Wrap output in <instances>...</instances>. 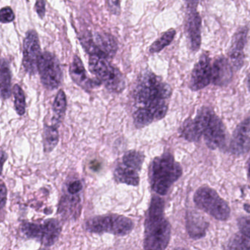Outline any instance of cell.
Masks as SVG:
<instances>
[{
    "mask_svg": "<svg viewBox=\"0 0 250 250\" xmlns=\"http://www.w3.org/2000/svg\"><path fill=\"white\" fill-rule=\"evenodd\" d=\"M171 95L169 84L153 73L145 72L139 79L133 95V119L136 127L144 128L165 118Z\"/></svg>",
    "mask_w": 250,
    "mask_h": 250,
    "instance_id": "6da1fadb",
    "label": "cell"
},
{
    "mask_svg": "<svg viewBox=\"0 0 250 250\" xmlns=\"http://www.w3.org/2000/svg\"><path fill=\"white\" fill-rule=\"evenodd\" d=\"M180 133L189 142L199 141L203 136L206 144L211 149L222 148L226 140L223 123L208 107L201 108L195 118L186 120Z\"/></svg>",
    "mask_w": 250,
    "mask_h": 250,
    "instance_id": "7a4b0ae2",
    "label": "cell"
},
{
    "mask_svg": "<svg viewBox=\"0 0 250 250\" xmlns=\"http://www.w3.org/2000/svg\"><path fill=\"white\" fill-rule=\"evenodd\" d=\"M170 237V224L165 216V202L153 196L145 221L144 249L165 250Z\"/></svg>",
    "mask_w": 250,
    "mask_h": 250,
    "instance_id": "3957f363",
    "label": "cell"
},
{
    "mask_svg": "<svg viewBox=\"0 0 250 250\" xmlns=\"http://www.w3.org/2000/svg\"><path fill=\"white\" fill-rule=\"evenodd\" d=\"M183 171L181 165L171 153H165L155 158L149 167V181L152 189L159 195L167 194L174 183L176 182Z\"/></svg>",
    "mask_w": 250,
    "mask_h": 250,
    "instance_id": "277c9868",
    "label": "cell"
},
{
    "mask_svg": "<svg viewBox=\"0 0 250 250\" xmlns=\"http://www.w3.org/2000/svg\"><path fill=\"white\" fill-rule=\"evenodd\" d=\"M89 69L109 91L120 93L125 88V80L122 73L111 65L106 58L90 55Z\"/></svg>",
    "mask_w": 250,
    "mask_h": 250,
    "instance_id": "5b68a950",
    "label": "cell"
},
{
    "mask_svg": "<svg viewBox=\"0 0 250 250\" xmlns=\"http://www.w3.org/2000/svg\"><path fill=\"white\" fill-rule=\"evenodd\" d=\"M133 221L126 216L118 214L104 215L90 218L85 223V228L92 233H111L118 236L128 235L134 229Z\"/></svg>",
    "mask_w": 250,
    "mask_h": 250,
    "instance_id": "8992f818",
    "label": "cell"
},
{
    "mask_svg": "<svg viewBox=\"0 0 250 250\" xmlns=\"http://www.w3.org/2000/svg\"><path fill=\"white\" fill-rule=\"evenodd\" d=\"M145 160L141 152H127L117 163L114 170V178L118 184L137 187L140 184V172Z\"/></svg>",
    "mask_w": 250,
    "mask_h": 250,
    "instance_id": "52a82bcc",
    "label": "cell"
},
{
    "mask_svg": "<svg viewBox=\"0 0 250 250\" xmlns=\"http://www.w3.org/2000/svg\"><path fill=\"white\" fill-rule=\"evenodd\" d=\"M196 206L219 221L228 220L230 215V208L228 203L213 188L200 187L194 196Z\"/></svg>",
    "mask_w": 250,
    "mask_h": 250,
    "instance_id": "ba28073f",
    "label": "cell"
},
{
    "mask_svg": "<svg viewBox=\"0 0 250 250\" xmlns=\"http://www.w3.org/2000/svg\"><path fill=\"white\" fill-rule=\"evenodd\" d=\"M21 231L24 236L39 241L42 245L49 247L58 241L62 232V225L56 219H49L42 223L24 222Z\"/></svg>",
    "mask_w": 250,
    "mask_h": 250,
    "instance_id": "9c48e42d",
    "label": "cell"
},
{
    "mask_svg": "<svg viewBox=\"0 0 250 250\" xmlns=\"http://www.w3.org/2000/svg\"><path fill=\"white\" fill-rule=\"evenodd\" d=\"M81 44L90 55L112 58L118 51V43L109 33H87L82 37Z\"/></svg>",
    "mask_w": 250,
    "mask_h": 250,
    "instance_id": "30bf717a",
    "label": "cell"
},
{
    "mask_svg": "<svg viewBox=\"0 0 250 250\" xmlns=\"http://www.w3.org/2000/svg\"><path fill=\"white\" fill-rule=\"evenodd\" d=\"M39 71L42 84L48 90H55L62 83V71L59 61L50 52H45L41 55Z\"/></svg>",
    "mask_w": 250,
    "mask_h": 250,
    "instance_id": "8fae6325",
    "label": "cell"
},
{
    "mask_svg": "<svg viewBox=\"0 0 250 250\" xmlns=\"http://www.w3.org/2000/svg\"><path fill=\"white\" fill-rule=\"evenodd\" d=\"M42 54L38 33L35 30H29L23 43V66L27 74L34 75L39 71Z\"/></svg>",
    "mask_w": 250,
    "mask_h": 250,
    "instance_id": "7c38bea8",
    "label": "cell"
},
{
    "mask_svg": "<svg viewBox=\"0 0 250 250\" xmlns=\"http://www.w3.org/2000/svg\"><path fill=\"white\" fill-rule=\"evenodd\" d=\"M211 65L208 55L203 54L199 58L191 72L189 87L193 91L202 90L211 83Z\"/></svg>",
    "mask_w": 250,
    "mask_h": 250,
    "instance_id": "4fadbf2b",
    "label": "cell"
},
{
    "mask_svg": "<svg viewBox=\"0 0 250 250\" xmlns=\"http://www.w3.org/2000/svg\"><path fill=\"white\" fill-rule=\"evenodd\" d=\"M249 28L247 26L240 27L234 34L229 48V61L235 71H239L244 62V46L247 43Z\"/></svg>",
    "mask_w": 250,
    "mask_h": 250,
    "instance_id": "5bb4252c",
    "label": "cell"
},
{
    "mask_svg": "<svg viewBox=\"0 0 250 250\" xmlns=\"http://www.w3.org/2000/svg\"><path fill=\"white\" fill-rule=\"evenodd\" d=\"M250 149V117L246 118L235 128L229 145L234 155H242Z\"/></svg>",
    "mask_w": 250,
    "mask_h": 250,
    "instance_id": "9a60e30c",
    "label": "cell"
},
{
    "mask_svg": "<svg viewBox=\"0 0 250 250\" xmlns=\"http://www.w3.org/2000/svg\"><path fill=\"white\" fill-rule=\"evenodd\" d=\"M202 19L197 11H188L185 22V31L190 49L197 52L201 46Z\"/></svg>",
    "mask_w": 250,
    "mask_h": 250,
    "instance_id": "2e32d148",
    "label": "cell"
},
{
    "mask_svg": "<svg viewBox=\"0 0 250 250\" xmlns=\"http://www.w3.org/2000/svg\"><path fill=\"white\" fill-rule=\"evenodd\" d=\"M70 76L77 85L87 92L102 84L98 79L94 80L89 78L83 62L77 55L74 57L70 66Z\"/></svg>",
    "mask_w": 250,
    "mask_h": 250,
    "instance_id": "e0dca14e",
    "label": "cell"
},
{
    "mask_svg": "<svg viewBox=\"0 0 250 250\" xmlns=\"http://www.w3.org/2000/svg\"><path fill=\"white\" fill-rule=\"evenodd\" d=\"M232 66L230 62L224 57L216 58L211 65V83L216 86L225 87L232 81Z\"/></svg>",
    "mask_w": 250,
    "mask_h": 250,
    "instance_id": "ac0fdd59",
    "label": "cell"
},
{
    "mask_svg": "<svg viewBox=\"0 0 250 250\" xmlns=\"http://www.w3.org/2000/svg\"><path fill=\"white\" fill-rule=\"evenodd\" d=\"M238 225L241 234L231 239L228 248L250 250V216L240 217Z\"/></svg>",
    "mask_w": 250,
    "mask_h": 250,
    "instance_id": "d6986e66",
    "label": "cell"
},
{
    "mask_svg": "<svg viewBox=\"0 0 250 250\" xmlns=\"http://www.w3.org/2000/svg\"><path fill=\"white\" fill-rule=\"evenodd\" d=\"M80 202L81 200L78 194H72L68 193L65 194L60 202L58 213H61V216L64 218L74 217L76 219L77 216H80L81 211Z\"/></svg>",
    "mask_w": 250,
    "mask_h": 250,
    "instance_id": "ffe728a7",
    "label": "cell"
},
{
    "mask_svg": "<svg viewBox=\"0 0 250 250\" xmlns=\"http://www.w3.org/2000/svg\"><path fill=\"white\" fill-rule=\"evenodd\" d=\"M208 223L199 213L189 211L187 216V229L190 236L198 239L204 236Z\"/></svg>",
    "mask_w": 250,
    "mask_h": 250,
    "instance_id": "44dd1931",
    "label": "cell"
},
{
    "mask_svg": "<svg viewBox=\"0 0 250 250\" xmlns=\"http://www.w3.org/2000/svg\"><path fill=\"white\" fill-rule=\"evenodd\" d=\"M67 109V99L65 92L62 90H59L55 101H54L53 106V118L52 125L58 127L61 125V123L63 121L64 117L65 115V112Z\"/></svg>",
    "mask_w": 250,
    "mask_h": 250,
    "instance_id": "7402d4cb",
    "label": "cell"
},
{
    "mask_svg": "<svg viewBox=\"0 0 250 250\" xmlns=\"http://www.w3.org/2000/svg\"><path fill=\"white\" fill-rule=\"evenodd\" d=\"M0 84L1 96L4 100L9 99L11 96V72L9 65L5 60H2L0 71Z\"/></svg>",
    "mask_w": 250,
    "mask_h": 250,
    "instance_id": "603a6c76",
    "label": "cell"
},
{
    "mask_svg": "<svg viewBox=\"0 0 250 250\" xmlns=\"http://www.w3.org/2000/svg\"><path fill=\"white\" fill-rule=\"evenodd\" d=\"M58 127L55 125H45L43 128V148L46 153H51L58 146L59 142Z\"/></svg>",
    "mask_w": 250,
    "mask_h": 250,
    "instance_id": "cb8c5ba5",
    "label": "cell"
},
{
    "mask_svg": "<svg viewBox=\"0 0 250 250\" xmlns=\"http://www.w3.org/2000/svg\"><path fill=\"white\" fill-rule=\"evenodd\" d=\"M175 34H176V32H175V30H173V29L168 30L166 33H164L159 39H158L157 40L150 46L149 52L151 54H155L163 50L165 47L169 46V45L172 43L174 38H175Z\"/></svg>",
    "mask_w": 250,
    "mask_h": 250,
    "instance_id": "d4e9b609",
    "label": "cell"
},
{
    "mask_svg": "<svg viewBox=\"0 0 250 250\" xmlns=\"http://www.w3.org/2000/svg\"><path fill=\"white\" fill-rule=\"evenodd\" d=\"M13 94L16 112L20 116H23L26 112V99L24 91L19 84H15L13 87Z\"/></svg>",
    "mask_w": 250,
    "mask_h": 250,
    "instance_id": "484cf974",
    "label": "cell"
},
{
    "mask_svg": "<svg viewBox=\"0 0 250 250\" xmlns=\"http://www.w3.org/2000/svg\"><path fill=\"white\" fill-rule=\"evenodd\" d=\"M15 20V14L10 7L2 8L0 11V21L3 24L12 22Z\"/></svg>",
    "mask_w": 250,
    "mask_h": 250,
    "instance_id": "4316f807",
    "label": "cell"
},
{
    "mask_svg": "<svg viewBox=\"0 0 250 250\" xmlns=\"http://www.w3.org/2000/svg\"><path fill=\"white\" fill-rule=\"evenodd\" d=\"M83 183L80 180L71 181L67 187V191L70 194H77L83 190Z\"/></svg>",
    "mask_w": 250,
    "mask_h": 250,
    "instance_id": "83f0119b",
    "label": "cell"
},
{
    "mask_svg": "<svg viewBox=\"0 0 250 250\" xmlns=\"http://www.w3.org/2000/svg\"><path fill=\"white\" fill-rule=\"evenodd\" d=\"M108 8L112 14L119 15L121 13V2L120 0H106Z\"/></svg>",
    "mask_w": 250,
    "mask_h": 250,
    "instance_id": "f1b7e54d",
    "label": "cell"
},
{
    "mask_svg": "<svg viewBox=\"0 0 250 250\" xmlns=\"http://www.w3.org/2000/svg\"><path fill=\"white\" fill-rule=\"evenodd\" d=\"M35 9L39 17L43 19L46 14V2L45 0H36Z\"/></svg>",
    "mask_w": 250,
    "mask_h": 250,
    "instance_id": "f546056e",
    "label": "cell"
},
{
    "mask_svg": "<svg viewBox=\"0 0 250 250\" xmlns=\"http://www.w3.org/2000/svg\"><path fill=\"white\" fill-rule=\"evenodd\" d=\"M7 188L3 181L1 182V209H3L6 204Z\"/></svg>",
    "mask_w": 250,
    "mask_h": 250,
    "instance_id": "4dcf8cb0",
    "label": "cell"
},
{
    "mask_svg": "<svg viewBox=\"0 0 250 250\" xmlns=\"http://www.w3.org/2000/svg\"><path fill=\"white\" fill-rule=\"evenodd\" d=\"M188 11H197L200 0H184Z\"/></svg>",
    "mask_w": 250,
    "mask_h": 250,
    "instance_id": "1f68e13d",
    "label": "cell"
},
{
    "mask_svg": "<svg viewBox=\"0 0 250 250\" xmlns=\"http://www.w3.org/2000/svg\"><path fill=\"white\" fill-rule=\"evenodd\" d=\"M1 156H2V167H3L4 163H5V159H7V155L3 150L1 151Z\"/></svg>",
    "mask_w": 250,
    "mask_h": 250,
    "instance_id": "d6a6232c",
    "label": "cell"
},
{
    "mask_svg": "<svg viewBox=\"0 0 250 250\" xmlns=\"http://www.w3.org/2000/svg\"><path fill=\"white\" fill-rule=\"evenodd\" d=\"M247 171H248L249 179L250 181V158L249 159L248 163H247Z\"/></svg>",
    "mask_w": 250,
    "mask_h": 250,
    "instance_id": "836d02e7",
    "label": "cell"
},
{
    "mask_svg": "<svg viewBox=\"0 0 250 250\" xmlns=\"http://www.w3.org/2000/svg\"><path fill=\"white\" fill-rule=\"evenodd\" d=\"M248 86L250 88V72L248 74Z\"/></svg>",
    "mask_w": 250,
    "mask_h": 250,
    "instance_id": "e575fe53",
    "label": "cell"
}]
</instances>
